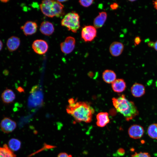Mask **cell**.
Returning <instances> with one entry per match:
<instances>
[{
    "mask_svg": "<svg viewBox=\"0 0 157 157\" xmlns=\"http://www.w3.org/2000/svg\"><path fill=\"white\" fill-rule=\"evenodd\" d=\"M116 77L115 73L112 70H106L102 74V78L104 81L108 83H112L116 79Z\"/></svg>",
    "mask_w": 157,
    "mask_h": 157,
    "instance_id": "d6986e66",
    "label": "cell"
},
{
    "mask_svg": "<svg viewBox=\"0 0 157 157\" xmlns=\"http://www.w3.org/2000/svg\"><path fill=\"white\" fill-rule=\"evenodd\" d=\"M155 50L157 51V40L154 42V48Z\"/></svg>",
    "mask_w": 157,
    "mask_h": 157,
    "instance_id": "4dcf8cb0",
    "label": "cell"
},
{
    "mask_svg": "<svg viewBox=\"0 0 157 157\" xmlns=\"http://www.w3.org/2000/svg\"><path fill=\"white\" fill-rule=\"evenodd\" d=\"M75 39L73 37H67L65 41L60 44L61 51L64 53L69 54L74 50L75 45Z\"/></svg>",
    "mask_w": 157,
    "mask_h": 157,
    "instance_id": "8992f818",
    "label": "cell"
},
{
    "mask_svg": "<svg viewBox=\"0 0 157 157\" xmlns=\"http://www.w3.org/2000/svg\"><path fill=\"white\" fill-rule=\"evenodd\" d=\"M137 154L138 157H151L150 155L147 152H140Z\"/></svg>",
    "mask_w": 157,
    "mask_h": 157,
    "instance_id": "d4e9b609",
    "label": "cell"
},
{
    "mask_svg": "<svg viewBox=\"0 0 157 157\" xmlns=\"http://www.w3.org/2000/svg\"><path fill=\"white\" fill-rule=\"evenodd\" d=\"M38 26L37 23L33 21H28L22 26L20 28L26 36L32 35L35 33Z\"/></svg>",
    "mask_w": 157,
    "mask_h": 157,
    "instance_id": "30bf717a",
    "label": "cell"
},
{
    "mask_svg": "<svg viewBox=\"0 0 157 157\" xmlns=\"http://www.w3.org/2000/svg\"><path fill=\"white\" fill-rule=\"evenodd\" d=\"M40 31L43 34L49 36L54 32V28L53 24L48 21L43 22L41 23L40 28Z\"/></svg>",
    "mask_w": 157,
    "mask_h": 157,
    "instance_id": "4fadbf2b",
    "label": "cell"
},
{
    "mask_svg": "<svg viewBox=\"0 0 157 157\" xmlns=\"http://www.w3.org/2000/svg\"><path fill=\"white\" fill-rule=\"evenodd\" d=\"M93 0H79L78 2L81 5L85 7H88L90 6L93 3Z\"/></svg>",
    "mask_w": 157,
    "mask_h": 157,
    "instance_id": "603a6c76",
    "label": "cell"
},
{
    "mask_svg": "<svg viewBox=\"0 0 157 157\" xmlns=\"http://www.w3.org/2000/svg\"><path fill=\"white\" fill-rule=\"evenodd\" d=\"M21 144L20 140L16 138H13L9 140L8 146L13 151H17L20 149Z\"/></svg>",
    "mask_w": 157,
    "mask_h": 157,
    "instance_id": "44dd1931",
    "label": "cell"
},
{
    "mask_svg": "<svg viewBox=\"0 0 157 157\" xmlns=\"http://www.w3.org/2000/svg\"><path fill=\"white\" fill-rule=\"evenodd\" d=\"M57 157H72V156L65 152H61L58 154Z\"/></svg>",
    "mask_w": 157,
    "mask_h": 157,
    "instance_id": "4316f807",
    "label": "cell"
},
{
    "mask_svg": "<svg viewBox=\"0 0 157 157\" xmlns=\"http://www.w3.org/2000/svg\"><path fill=\"white\" fill-rule=\"evenodd\" d=\"M111 86L114 91L117 93H120L125 90L126 85L123 79H117L112 83Z\"/></svg>",
    "mask_w": 157,
    "mask_h": 157,
    "instance_id": "e0dca14e",
    "label": "cell"
},
{
    "mask_svg": "<svg viewBox=\"0 0 157 157\" xmlns=\"http://www.w3.org/2000/svg\"><path fill=\"white\" fill-rule=\"evenodd\" d=\"M16 122L7 117L3 118L0 124V127L2 131L7 133L13 132L16 129Z\"/></svg>",
    "mask_w": 157,
    "mask_h": 157,
    "instance_id": "52a82bcc",
    "label": "cell"
},
{
    "mask_svg": "<svg viewBox=\"0 0 157 157\" xmlns=\"http://www.w3.org/2000/svg\"><path fill=\"white\" fill-rule=\"evenodd\" d=\"M107 14L105 12L102 11L94 18L93 21L94 26L96 28H100L104 25L107 18Z\"/></svg>",
    "mask_w": 157,
    "mask_h": 157,
    "instance_id": "2e32d148",
    "label": "cell"
},
{
    "mask_svg": "<svg viewBox=\"0 0 157 157\" xmlns=\"http://www.w3.org/2000/svg\"><path fill=\"white\" fill-rule=\"evenodd\" d=\"M0 157H16L13 152L8 147L6 144L0 147Z\"/></svg>",
    "mask_w": 157,
    "mask_h": 157,
    "instance_id": "ffe728a7",
    "label": "cell"
},
{
    "mask_svg": "<svg viewBox=\"0 0 157 157\" xmlns=\"http://www.w3.org/2000/svg\"><path fill=\"white\" fill-rule=\"evenodd\" d=\"M3 102L6 104L13 102L15 98V95L13 91L10 89H6L4 90L1 95Z\"/></svg>",
    "mask_w": 157,
    "mask_h": 157,
    "instance_id": "ac0fdd59",
    "label": "cell"
},
{
    "mask_svg": "<svg viewBox=\"0 0 157 157\" xmlns=\"http://www.w3.org/2000/svg\"><path fill=\"white\" fill-rule=\"evenodd\" d=\"M3 47V43L1 40H0V51L2 50Z\"/></svg>",
    "mask_w": 157,
    "mask_h": 157,
    "instance_id": "d6a6232c",
    "label": "cell"
},
{
    "mask_svg": "<svg viewBox=\"0 0 157 157\" xmlns=\"http://www.w3.org/2000/svg\"><path fill=\"white\" fill-rule=\"evenodd\" d=\"M135 1V0H130V1H131V2L134 1Z\"/></svg>",
    "mask_w": 157,
    "mask_h": 157,
    "instance_id": "d590c367",
    "label": "cell"
},
{
    "mask_svg": "<svg viewBox=\"0 0 157 157\" xmlns=\"http://www.w3.org/2000/svg\"><path fill=\"white\" fill-rule=\"evenodd\" d=\"M20 44L19 38L16 36H13L8 39L6 46L8 50L10 52L16 50L19 47Z\"/></svg>",
    "mask_w": 157,
    "mask_h": 157,
    "instance_id": "7c38bea8",
    "label": "cell"
},
{
    "mask_svg": "<svg viewBox=\"0 0 157 157\" xmlns=\"http://www.w3.org/2000/svg\"><path fill=\"white\" fill-rule=\"evenodd\" d=\"M40 7L42 13L50 17H60L63 16L65 13L64 6L57 1H43L40 5Z\"/></svg>",
    "mask_w": 157,
    "mask_h": 157,
    "instance_id": "3957f363",
    "label": "cell"
},
{
    "mask_svg": "<svg viewBox=\"0 0 157 157\" xmlns=\"http://www.w3.org/2000/svg\"><path fill=\"white\" fill-rule=\"evenodd\" d=\"M144 132L143 127L138 124L132 125L128 130V133L129 137L135 139L141 138L143 135Z\"/></svg>",
    "mask_w": 157,
    "mask_h": 157,
    "instance_id": "9c48e42d",
    "label": "cell"
},
{
    "mask_svg": "<svg viewBox=\"0 0 157 157\" xmlns=\"http://www.w3.org/2000/svg\"><path fill=\"white\" fill-rule=\"evenodd\" d=\"M57 1L60 3L62 2H65V1H67L66 0H63V1L57 0Z\"/></svg>",
    "mask_w": 157,
    "mask_h": 157,
    "instance_id": "e575fe53",
    "label": "cell"
},
{
    "mask_svg": "<svg viewBox=\"0 0 157 157\" xmlns=\"http://www.w3.org/2000/svg\"><path fill=\"white\" fill-rule=\"evenodd\" d=\"M113 104L117 111L122 114L127 121L133 119L139 114L134 103L129 100L124 94L112 99Z\"/></svg>",
    "mask_w": 157,
    "mask_h": 157,
    "instance_id": "7a4b0ae2",
    "label": "cell"
},
{
    "mask_svg": "<svg viewBox=\"0 0 157 157\" xmlns=\"http://www.w3.org/2000/svg\"><path fill=\"white\" fill-rule=\"evenodd\" d=\"M119 5L118 4L116 3H114L110 5V8L113 10L117 9Z\"/></svg>",
    "mask_w": 157,
    "mask_h": 157,
    "instance_id": "83f0119b",
    "label": "cell"
},
{
    "mask_svg": "<svg viewBox=\"0 0 157 157\" xmlns=\"http://www.w3.org/2000/svg\"><path fill=\"white\" fill-rule=\"evenodd\" d=\"M131 157H138L137 153L135 152L134 154L132 155Z\"/></svg>",
    "mask_w": 157,
    "mask_h": 157,
    "instance_id": "836d02e7",
    "label": "cell"
},
{
    "mask_svg": "<svg viewBox=\"0 0 157 157\" xmlns=\"http://www.w3.org/2000/svg\"><path fill=\"white\" fill-rule=\"evenodd\" d=\"M3 73L4 75L6 76L8 75L9 72L8 70L5 69L3 71Z\"/></svg>",
    "mask_w": 157,
    "mask_h": 157,
    "instance_id": "1f68e13d",
    "label": "cell"
},
{
    "mask_svg": "<svg viewBox=\"0 0 157 157\" xmlns=\"http://www.w3.org/2000/svg\"><path fill=\"white\" fill-rule=\"evenodd\" d=\"M66 108L67 113L72 116L77 122L89 123L92 121L94 109L88 102L79 101L70 98Z\"/></svg>",
    "mask_w": 157,
    "mask_h": 157,
    "instance_id": "6da1fadb",
    "label": "cell"
},
{
    "mask_svg": "<svg viewBox=\"0 0 157 157\" xmlns=\"http://www.w3.org/2000/svg\"><path fill=\"white\" fill-rule=\"evenodd\" d=\"M97 35L96 28L94 26H86L82 29L81 38L85 42L92 41L96 37Z\"/></svg>",
    "mask_w": 157,
    "mask_h": 157,
    "instance_id": "5b68a950",
    "label": "cell"
},
{
    "mask_svg": "<svg viewBox=\"0 0 157 157\" xmlns=\"http://www.w3.org/2000/svg\"><path fill=\"white\" fill-rule=\"evenodd\" d=\"M124 48V45L122 43L114 42L111 44L109 47V52L113 56H118L122 54Z\"/></svg>",
    "mask_w": 157,
    "mask_h": 157,
    "instance_id": "8fae6325",
    "label": "cell"
},
{
    "mask_svg": "<svg viewBox=\"0 0 157 157\" xmlns=\"http://www.w3.org/2000/svg\"><path fill=\"white\" fill-rule=\"evenodd\" d=\"M154 42L150 41L148 43L147 45L148 47L151 48H154Z\"/></svg>",
    "mask_w": 157,
    "mask_h": 157,
    "instance_id": "f1b7e54d",
    "label": "cell"
},
{
    "mask_svg": "<svg viewBox=\"0 0 157 157\" xmlns=\"http://www.w3.org/2000/svg\"><path fill=\"white\" fill-rule=\"evenodd\" d=\"M134 44L135 46L138 45L141 42V40L139 36L136 37L134 40Z\"/></svg>",
    "mask_w": 157,
    "mask_h": 157,
    "instance_id": "484cf974",
    "label": "cell"
},
{
    "mask_svg": "<svg viewBox=\"0 0 157 157\" xmlns=\"http://www.w3.org/2000/svg\"><path fill=\"white\" fill-rule=\"evenodd\" d=\"M153 4L154 8L157 10V0L153 1Z\"/></svg>",
    "mask_w": 157,
    "mask_h": 157,
    "instance_id": "f546056e",
    "label": "cell"
},
{
    "mask_svg": "<svg viewBox=\"0 0 157 157\" xmlns=\"http://www.w3.org/2000/svg\"><path fill=\"white\" fill-rule=\"evenodd\" d=\"M147 133L151 138L157 139V123H154L150 125L148 127Z\"/></svg>",
    "mask_w": 157,
    "mask_h": 157,
    "instance_id": "7402d4cb",
    "label": "cell"
},
{
    "mask_svg": "<svg viewBox=\"0 0 157 157\" xmlns=\"http://www.w3.org/2000/svg\"><path fill=\"white\" fill-rule=\"evenodd\" d=\"M32 46L34 51L40 55L45 53L48 49V45L47 42L41 39L35 40L33 42Z\"/></svg>",
    "mask_w": 157,
    "mask_h": 157,
    "instance_id": "ba28073f",
    "label": "cell"
},
{
    "mask_svg": "<svg viewBox=\"0 0 157 157\" xmlns=\"http://www.w3.org/2000/svg\"><path fill=\"white\" fill-rule=\"evenodd\" d=\"M97 126L100 127H104L110 122L108 113L107 112H100L96 116Z\"/></svg>",
    "mask_w": 157,
    "mask_h": 157,
    "instance_id": "9a60e30c",
    "label": "cell"
},
{
    "mask_svg": "<svg viewBox=\"0 0 157 157\" xmlns=\"http://www.w3.org/2000/svg\"><path fill=\"white\" fill-rule=\"evenodd\" d=\"M125 153V151L124 149L120 148L117 149L115 154V156H124Z\"/></svg>",
    "mask_w": 157,
    "mask_h": 157,
    "instance_id": "cb8c5ba5",
    "label": "cell"
},
{
    "mask_svg": "<svg viewBox=\"0 0 157 157\" xmlns=\"http://www.w3.org/2000/svg\"><path fill=\"white\" fill-rule=\"evenodd\" d=\"M80 16L77 13L71 12L66 14L61 21L62 26L66 27L69 31L76 33L80 27Z\"/></svg>",
    "mask_w": 157,
    "mask_h": 157,
    "instance_id": "277c9868",
    "label": "cell"
},
{
    "mask_svg": "<svg viewBox=\"0 0 157 157\" xmlns=\"http://www.w3.org/2000/svg\"><path fill=\"white\" fill-rule=\"evenodd\" d=\"M145 88L142 84L135 83L131 88V92L132 95L135 97H140L145 93Z\"/></svg>",
    "mask_w": 157,
    "mask_h": 157,
    "instance_id": "5bb4252c",
    "label": "cell"
}]
</instances>
